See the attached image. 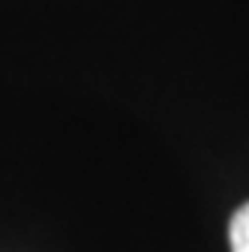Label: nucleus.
<instances>
[{
	"mask_svg": "<svg viewBox=\"0 0 249 252\" xmlns=\"http://www.w3.org/2000/svg\"><path fill=\"white\" fill-rule=\"evenodd\" d=\"M228 243H231V252H249V201L243 207H237L231 216Z\"/></svg>",
	"mask_w": 249,
	"mask_h": 252,
	"instance_id": "1",
	"label": "nucleus"
}]
</instances>
